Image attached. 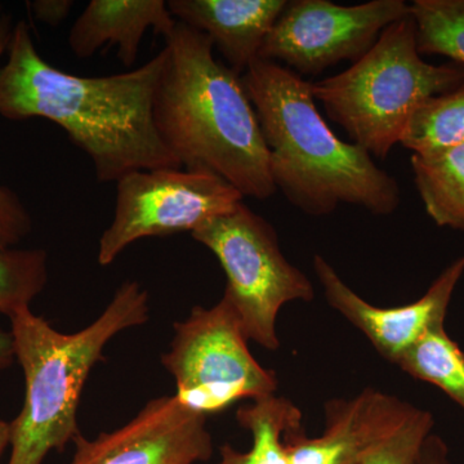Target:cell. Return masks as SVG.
<instances>
[{
	"instance_id": "cell-21",
	"label": "cell",
	"mask_w": 464,
	"mask_h": 464,
	"mask_svg": "<svg viewBox=\"0 0 464 464\" xmlns=\"http://www.w3.org/2000/svg\"><path fill=\"white\" fill-rule=\"evenodd\" d=\"M433 426L432 414L413 406L405 420L372 448L360 464H413Z\"/></svg>"
},
{
	"instance_id": "cell-1",
	"label": "cell",
	"mask_w": 464,
	"mask_h": 464,
	"mask_svg": "<svg viewBox=\"0 0 464 464\" xmlns=\"http://www.w3.org/2000/svg\"><path fill=\"white\" fill-rule=\"evenodd\" d=\"M7 52L0 69V115L60 125L90 157L97 181L118 182L136 170L182 168L161 142L152 111L166 51L121 74H67L43 60L30 27L20 21Z\"/></svg>"
},
{
	"instance_id": "cell-10",
	"label": "cell",
	"mask_w": 464,
	"mask_h": 464,
	"mask_svg": "<svg viewBox=\"0 0 464 464\" xmlns=\"http://www.w3.org/2000/svg\"><path fill=\"white\" fill-rule=\"evenodd\" d=\"M206 415L173 396L150 400L141 411L112 432L91 440L79 433L70 464H197L213 456Z\"/></svg>"
},
{
	"instance_id": "cell-24",
	"label": "cell",
	"mask_w": 464,
	"mask_h": 464,
	"mask_svg": "<svg viewBox=\"0 0 464 464\" xmlns=\"http://www.w3.org/2000/svg\"><path fill=\"white\" fill-rule=\"evenodd\" d=\"M413 464H451L447 442L439 435L430 433L418 451Z\"/></svg>"
},
{
	"instance_id": "cell-16",
	"label": "cell",
	"mask_w": 464,
	"mask_h": 464,
	"mask_svg": "<svg viewBox=\"0 0 464 464\" xmlns=\"http://www.w3.org/2000/svg\"><path fill=\"white\" fill-rule=\"evenodd\" d=\"M415 188L440 227L464 230V142L411 159Z\"/></svg>"
},
{
	"instance_id": "cell-9",
	"label": "cell",
	"mask_w": 464,
	"mask_h": 464,
	"mask_svg": "<svg viewBox=\"0 0 464 464\" xmlns=\"http://www.w3.org/2000/svg\"><path fill=\"white\" fill-rule=\"evenodd\" d=\"M408 16L411 5L404 0H371L356 5L289 0L258 58L298 75H319L343 61L356 63L387 26Z\"/></svg>"
},
{
	"instance_id": "cell-14",
	"label": "cell",
	"mask_w": 464,
	"mask_h": 464,
	"mask_svg": "<svg viewBox=\"0 0 464 464\" xmlns=\"http://www.w3.org/2000/svg\"><path fill=\"white\" fill-rule=\"evenodd\" d=\"M176 25L163 0H92L70 30L69 47L85 60L105 45H116L119 60L130 67L148 30L167 39Z\"/></svg>"
},
{
	"instance_id": "cell-19",
	"label": "cell",
	"mask_w": 464,
	"mask_h": 464,
	"mask_svg": "<svg viewBox=\"0 0 464 464\" xmlns=\"http://www.w3.org/2000/svg\"><path fill=\"white\" fill-rule=\"evenodd\" d=\"M411 17L420 56H445L464 65V0H414Z\"/></svg>"
},
{
	"instance_id": "cell-25",
	"label": "cell",
	"mask_w": 464,
	"mask_h": 464,
	"mask_svg": "<svg viewBox=\"0 0 464 464\" xmlns=\"http://www.w3.org/2000/svg\"><path fill=\"white\" fill-rule=\"evenodd\" d=\"M16 362L14 335L11 331H5L0 326V371L11 368Z\"/></svg>"
},
{
	"instance_id": "cell-6",
	"label": "cell",
	"mask_w": 464,
	"mask_h": 464,
	"mask_svg": "<svg viewBox=\"0 0 464 464\" xmlns=\"http://www.w3.org/2000/svg\"><path fill=\"white\" fill-rule=\"evenodd\" d=\"M191 237L224 268V295L246 338L266 350H279L280 310L289 302L313 301L315 289L306 275L284 257L270 222L241 201L231 212L208 219L191 231Z\"/></svg>"
},
{
	"instance_id": "cell-11",
	"label": "cell",
	"mask_w": 464,
	"mask_h": 464,
	"mask_svg": "<svg viewBox=\"0 0 464 464\" xmlns=\"http://www.w3.org/2000/svg\"><path fill=\"white\" fill-rule=\"evenodd\" d=\"M314 268L331 307L364 333L382 357L395 364L431 326L447 320L449 304L464 274V255L449 265L418 301L390 308L374 306L360 297L322 256L314 257Z\"/></svg>"
},
{
	"instance_id": "cell-15",
	"label": "cell",
	"mask_w": 464,
	"mask_h": 464,
	"mask_svg": "<svg viewBox=\"0 0 464 464\" xmlns=\"http://www.w3.org/2000/svg\"><path fill=\"white\" fill-rule=\"evenodd\" d=\"M237 420L252 433V448L243 453L222 445L218 464H290L285 435L302 427L301 411L290 400L276 393L255 400L237 409Z\"/></svg>"
},
{
	"instance_id": "cell-13",
	"label": "cell",
	"mask_w": 464,
	"mask_h": 464,
	"mask_svg": "<svg viewBox=\"0 0 464 464\" xmlns=\"http://www.w3.org/2000/svg\"><path fill=\"white\" fill-rule=\"evenodd\" d=\"M288 0H170L168 8L179 23L203 33L243 75L259 57Z\"/></svg>"
},
{
	"instance_id": "cell-18",
	"label": "cell",
	"mask_w": 464,
	"mask_h": 464,
	"mask_svg": "<svg viewBox=\"0 0 464 464\" xmlns=\"http://www.w3.org/2000/svg\"><path fill=\"white\" fill-rule=\"evenodd\" d=\"M464 142V84L420 103L400 143L413 154H429Z\"/></svg>"
},
{
	"instance_id": "cell-26",
	"label": "cell",
	"mask_w": 464,
	"mask_h": 464,
	"mask_svg": "<svg viewBox=\"0 0 464 464\" xmlns=\"http://www.w3.org/2000/svg\"><path fill=\"white\" fill-rule=\"evenodd\" d=\"M9 436H11L9 422L0 418V458L5 454V449L9 447Z\"/></svg>"
},
{
	"instance_id": "cell-8",
	"label": "cell",
	"mask_w": 464,
	"mask_h": 464,
	"mask_svg": "<svg viewBox=\"0 0 464 464\" xmlns=\"http://www.w3.org/2000/svg\"><path fill=\"white\" fill-rule=\"evenodd\" d=\"M116 191L114 218L99 243L101 266L111 265L136 241L194 231L244 200L221 177L185 168L125 174Z\"/></svg>"
},
{
	"instance_id": "cell-4",
	"label": "cell",
	"mask_w": 464,
	"mask_h": 464,
	"mask_svg": "<svg viewBox=\"0 0 464 464\" xmlns=\"http://www.w3.org/2000/svg\"><path fill=\"white\" fill-rule=\"evenodd\" d=\"M149 293L124 282L102 314L82 331H56L32 308L11 317L16 362L25 378V400L9 422L7 464H43L51 451L63 453L81 430L78 409L85 382L115 335L148 323Z\"/></svg>"
},
{
	"instance_id": "cell-7",
	"label": "cell",
	"mask_w": 464,
	"mask_h": 464,
	"mask_svg": "<svg viewBox=\"0 0 464 464\" xmlns=\"http://www.w3.org/2000/svg\"><path fill=\"white\" fill-rule=\"evenodd\" d=\"M161 364L176 382V398L197 413H222L240 400L275 395L276 375L259 364L234 307L222 297L215 306L192 307L173 325Z\"/></svg>"
},
{
	"instance_id": "cell-12",
	"label": "cell",
	"mask_w": 464,
	"mask_h": 464,
	"mask_svg": "<svg viewBox=\"0 0 464 464\" xmlns=\"http://www.w3.org/2000/svg\"><path fill=\"white\" fill-rule=\"evenodd\" d=\"M414 405L374 389L325 404V431L307 438L304 427L285 435L290 464H360Z\"/></svg>"
},
{
	"instance_id": "cell-5",
	"label": "cell",
	"mask_w": 464,
	"mask_h": 464,
	"mask_svg": "<svg viewBox=\"0 0 464 464\" xmlns=\"http://www.w3.org/2000/svg\"><path fill=\"white\" fill-rule=\"evenodd\" d=\"M462 84V63L432 65L420 56L411 12L387 26L373 47L347 70L311 83V88L351 142L384 159L400 143L420 103Z\"/></svg>"
},
{
	"instance_id": "cell-23",
	"label": "cell",
	"mask_w": 464,
	"mask_h": 464,
	"mask_svg": "<svg viewBox=\"0 0 464 464\" xmlns=\"http://www.w3.org/2000/svg\"><path fill=\"white\" fill-rule=\"evenodd\" d=\"M74 2L72 0H36L30 3L34 16L50 26H58L69 17Z\"/></svg>"
},
{
	"instance_id": "cell-2",
	"label": "cell",
	"mask_w": 464,
	"mask_h": 464,
	"mask_svg": "<svg viewBox=\"0 0 464 464\" xmlns=\"http://www.w3.org/2000/svg\"><path fill=\"white\" fill-rule=\"evenodd\" d=\"M166 41L152 109L161 142L185 169L216 174L244 198L273 197L270 155L241 75L185 24L177 21Z\"/></svg>"
},
{
	"instance_id": "cell-17",
	"label": "cell",
	"mask_w": 464,
	"mask_h": 464,
	"mask_svg": "<svg viewBox=\"0 0 464 464\" xmlns=\"http://www.w3.org/2000/svg\"><path fill=\"white\" fill-rule=\"evenodd\" d=\"M395 364L415 380L438 387L464 411V353L449 337L445 323L431 326Z\"/></svg>"
},
{
	"instance_id": "cell-20",
	"label": "cell",
	"mask_w": 464,
	"mask_h": 464,
	"mask_svg": "<svg viewBox=\"0 0 464 464\" xmlns=\"http://www.w3.org/2000/svg\"><path fill=\"white\" fill-rule=\"evenodd\" d=\"M43 249H0V314L11 317L30 308L48 282Z\"/></svg>"
},
{
	"instance_id": "cell-22",
	"label": "cell",
	"mask_w": 464,
	"mask_h": 464,
	"mask_svg": "<svg viewBox=\"0 0 464 464\" xmlns=\"http://www.w3.org/2000/svg\"><path fill=\"white\" fill-rule=\"evenodd\" d=\"M14 27L11 14L0 7V56L8 50ZM32 230V217L23 201L14 191L0 186V249L12 248Z\"/></svg>"
},
{
	"instance_id": "cell-3",
	"label": "cell",
	"mask_w": 464,
	"mask_h": 464,
	"mask_svg": "<svg viewBox=\"0 0 464 464\" xmlns=\"http://www.w3.org/2000/svg\"><path fill=\"white\" fill-rule=\"evenodd\" d=\"M270 155V173L302 212L326 216L341 204L392 215L401 197L396 179L364 149L335 136L316 108L310 82L257 58L241 75Z\"/></svg>"
}]
</instances>
